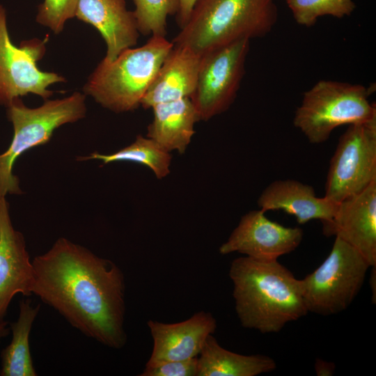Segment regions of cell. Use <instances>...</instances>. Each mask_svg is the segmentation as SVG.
<instances>
[{"label":"cell","instance_id":"obj_7","mask_svg":"<svg viewBox=\"0 0 376 376\" xmlns=\"http://www.w3.org/2000/svg\"><path fill=\"white\" fill-rule=\"evenodd\" d=\"M335 237L327 258L301 279L308 312L330 315L346 310L359 294L371 267L356 249Z\"/></svg>","mask_w":376,"mask_h":376},{"label":"cell","instance_id":"obj_22","mask_svg":"<svg viewBox=\"0 0 376 376\" xmlns=\"http://www.w3.org/2000/svg\"><path fill=\"white\" fill-rule=\"evenodd\" d=\"M138 31L143 35L166 36L167 18L177 15L180 0H132Z\"/></svg>","mask_w":376,"mask_h":376},{"label":"cell","instance_id":"obj_8","mask_svg":"<svg viewBox=\"0 0 376 376\" xmlns=\"http://www.w3.org/2000/svg\"><path fill=\"white\" fill-rule=\"evenodd\" d=\"M48 37L22 41L19 46L10 39L5 8L0 3V104L29 93L48 100L54 91L49 87L65 81L61 75L41 70L38 61L46 51Z\"/></svg>","mask_w":376,"mask_h":376},{"label":"cell","instance_id":"obj_9","mask_svg":"<svg viewBox=\"0 0 376 376\" xmlns=\"http://www.w3.org/2000/svg\"><path fill=\"white\" fill-rule=\"evenodd\" d=\"M250 40L242 38L201 56L195 89L189 97L201 120L227 111L234 102L245 72Z\"/></svg>","mask_w":376,"mask_h":376},{"label":"cell","instance_id":"obj_10","mask_svg":"<svg viewBox=\"0 0 376 376\" xmlns=\"http://www.w3.org/2000/svg\"><path fill=\"white\" fill-rule=\"evenodd\" d=\"M376 182V120L349 125L330 160L324 197L339 203Z\"/></svg>","mask_w":376,"mask_h":376},{"label":"cell","instance_id":"obj_12","mask_svg":"<svg viewBox=\"0 0 376 376\" xmlns=\"http://www.w3.org/2000/svg\"><path fill=\"white\" fill-rule=\"evenodd\" d=\"M322 224L324 235L340 238L376 266V182L340 202L333 219Z\"/></svg>","mask_w":376,"mask_h":376},{"label":"cell","instance_id":"obj_23","mask_svg":"<svg viewBox=\"0 0 376 376\" xmlns=\"http://www.w3.org/2000/svg\"><path fill=\"white\" fill-rule=\"evenodd\" d=\"M295 22L306 27L313 26L318 18L331 16L343 18L356 8L353 0H285Z\"/></svg>","mask_w":376,"mask_h":376},{"label":"cell","instance_id":"obj_28","mask_svg":"<svg viewBox=\"0 0 376 376\" xmlns=\"http://www.w3.org/2000/svg\"><path fill=\"white\" fill-rule=\"evenodd\" d=\"M375 267L376 266H373V267H372V271H371V274H370V286H371V290H372V301H373V303H375V301H376V298H375V295H376V292H375V281H376V272H375Z\"/></svg>","mask_w":376,"mask_h":376},{"label":"cell","instance_id":"obj_16","mask_svg":"<svg viewBox=\"0 0 376 376\" xmlns=\"http://www.w3.org/2000/svg\"><path fill=\"white\" fill-rule=\"evenodd\" d=\"M258 205L264 212L283 210L293 215L299 224L313 219L322 223L331 221L338 203L315 195L314 188L295 180H278L271 182L261 193Z\"/></svg>","mask_w":376,"mask_h":376},{"label":"cell","instance_id":"obj_27","mask_svg":"<svg viewBox=\"0 0 376 376\" xmlns=\"http://www.w3.org/2000/svg\"><path fill=\"white\" fill-rule=\"evenodd\" d=\"M335 364L320 359H316L315 370L318 376H331L334 373Z\"/></svg>","mask_w":376,"mask_h":376},{"label":"cell","instance_id":"obj_13","mask_svg":"<svg viewBox=\"0 0 376 376\" xmlns=\"http://www.w3.org/2000/svg\"><path fill=\"white\" fill-rule=\"evenodd\" d=\"M33 281L25 239L13 226L6 196H0V322L16 295H32Z\"/></svg>","mask_w":376,"mask_h":376},{"label":"cell","instance_id":"obj_11","mask_svg":"<svg viewBox=\"0 0 376 376\" xmlns=\"http://www.w3.org/2000/svg\"><path fill=\"white\" fill-rule=\"evenodd\" d=\"M303 230L285 227L273 221L261 210H251L242 217L219 251L222 255L233 252L260 260H278L295 251L303 239Z\"/></svg>","mask_w":376,"mask_h":376},{"label":"cell","instance_id":"obj_25","mask_svg":"<svg viewBox=\"0 0 376 376\" xmlns=\"http://www.w3.org/2000/svg\"><path fill=\"white\" fill-rule=\"evenodd\" d=\"M198 357L146 366L140 376H197Z\"/></svg>","mask_w":376,"mask_h":376},{"label":"cell","instance_id":"obj_15","mask_svg":"<svg viewBox=\"0 0 376 376\" xmlns=\"http://www.w3.org/2000/svg\"><path fill=\"white\" fill-rule=\"evenodd\" d=\"M77 19L97 29L107 45L104 59L113 61L123 51L137 43L139 32L125 0H79Z\"/></svg>","mask_w":376,"mask_h":376},{"label":"cell","instance_id":"obj_29","mask_svg":"<svg viewBox=\"0 0 376 376\" xmlns=\"http://www.w3.org/2000/svg\"><path fill=\"white\" fill-rule=\"evenodd\" d=\"M10 332V327H8V323L5 321L0 322V340L1 339L7 336Z\"/></svg>","mask_w":376,"mask_h":376},{"label":"cell","instance_id":"obj_5","mask_svg":"<svg viewBox=\"0 0 376 376\" xmlns=\"http://www.w3.org/2000/svg\"><path fill=\"white\" fill-rule=\"evenodd\" d=\"M86 95L76 91L56 100H46L40 107L29 108L20 97L6 106L13 136L7 150L0 154V196L21 194L19 178L13 173L16 159L32 148L49 142L55 130L75 123L86 113Z\"/></svg>","mask_w":376,"mask_h":376},{"label":"cell","instance_id":"obj_4","mask_svg":"<svg viewBox=\"0 0 376 376\" xmlns=\"http://www.w3.org/2000/svg\"><path fill=\"white\" fill-rule=\"evenodd\" d=\"M173 47L166 37L152 36L143 45L125 49L112 61L103 58L88 77L84 93L116 113L137 109Z\"/></svg>","mask_w":376,"mask_h":376},{"label":"cell","instance_id":"obj_1","mask_svg":"<svg viewBox=\"0 0 376 376\" xmlns=\"http://www.w3.org/2000/svg\"><path fill=\"white\" fill-rule=\"evenodd\" d=\"M32 265V295L85 336L114 349L125 345V285L118 266L65 237Z\"/></svg>","mask_w":376,"mask_h":376},{"label":"cell","instance_id":"obj_21","mask_svg":"<svg viewBox=\"0 0 376 376\" xmlns=\"http://www.w3.org/2000/svg\"><path fill=\"white\" fill-rule=\"evenodd\" d=\"M77 159H98L104 164L115 162L139 163L150 168L157 179H162L170 173L172 156L152 139L138 135L133 143L116 152L100 154L95 152Z\"/></svg>","mask_w":376,"mask_h":376},{"label":"cell","instance_id":"obj_3","mask_svg":"<svg viewBox=\"0 0 376 376\" xmlns=\"http://www.w3.org/2000/svg\"><path fill=\"white\" fill-rule=\"evenodd\" d=\"M277 19L276 0H196L172 42L202 56L242 38H263Z\"/></svg>","mask_w":376,"mask_h":376},{"label":"cell","instance_id":"obj_6","mask_svg":"<svg viewBox=\"0 0 376 376\" xmlns=\"http://www.w3.org/2000/svg\"><path fill=\"white\" fill-rule=\"evenodd\" d=\"M362 85L320 80L304 94L293 124L313 144L326 141L343 125L376 120L375 105Z\"/></svg>","mask_w":376,"mask_h":376},{"label":"cell","instance_id":"obj_18","mask_svg":"<svg viewBox=\"0 0 376 376\" xmlns=\"http://www.w3.org/2000/svg\"><path fill=\"white\" fill-rule=\"evenodd\" d=\"M153 119L146 136L166 151L183 154L195 133L194 125L201 120L189 97L163 102L151 108Z\"/></svg>","mask_w":376,"mask_h":376},{"label":"cell","instance_id":"obj_26","mask_svg":"<svg viewBox=\"0 0 376 376\" xmlns=\"http://www.w3.org/2000/svg\"><path fill=\"white\" fill-rule=\"evenodd\" d=\"M196 0H180V8L177 15V22L182 28L187 22Z\"/></svg>","mask_w":376,"mask_h":376},{"label":"cell","instance_id":"obj_19","mask_svg":"<svg viewBox=\"0 0 376 376\" xmlns=\"http://www.w3.org/2000/svg\"><path fill=\"white\" fill-rule=\"evenodd\" d=\"M276 368V363L270 357L230 352L222 347L210 334L198 357L197 376H256Z\"/></svg>","mask_w":376,"mask_h":376},{"label":"cell","instance_id":"obj_2","mask_svg":"<svg viewBox=\"0 0 376 376\" xmlns=\"http://www.w3.org/2000/svg\"><path fill=\"white\" fill-rule=\"evenodd\" d=\"M235 311L242 326L263 334L277 333L306 315L301 279L278 262L248 256L229 269Z\"/></svg>","mask_w":376,"mask_h":376},{"label":"cell","instance_id":"obj_24","mask_svg":"<svg viewBox=\"0 0 376 376\" xmlns=\"http://www.w3.org/2000/svg\"><path fill=\"white\" fill-rule=\"evenodd\" d=\"M79 0H44L38 8L36 22L56 34L64 29L66 22L75 17Z\"/></svg>","mask_w":376,"mask_h":376},{"label":"cell","instance_id":"obj_17","mask_svg":"<svg viewBox=\"0 0 376 376\" xmlns=\"http://www.w3.org/2000/svg\"><path fill=\"white\" fill-rule=\"evenodd\" d=\"M201 56L190 49L173 45L141 102L144 109L190 97L193 93Z\"/></svg>","mask_w":376,"mask_h":376},{"label":"cell","instance_id":"obj_20","mask_svg":"<svg viewBox=\"0 0 376 376\" xmlns=\"http://www.w3.org/2000/svg\"><path fill=\"white\" fill-rule=\"evenodd\" d=\"M40 305L22 299L18 318L10 324V343L1 352V376H36L30 351L29 336L33 324L39 313Z\"/></svg>","mask_w":376,"mask_h":376},{"label":"cell","instance_id":"obj_14","mask_svg":"<svg viewBox=\"0 0 376 376\" xmlns=\"http://www.w3.org/2000/svg\"><path fill=\"white\" fill-rule=\"evenodd\" d=\"M148 326L153 347L146 366L198 357L207 337L217 329V321L210 312L200 311L177 323L149 320Z\"/></svg>","mask_w":376,"mask_h":376}]
</instances>
